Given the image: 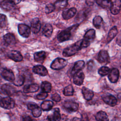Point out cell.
Here are the masks:
<instances>
[{
  "label": "cell",
  "mask_w": 121,
  "mask_h": 121,
  "mask_svg": "<svg viewBox=\"0 0 121 121\" xmlns=\"http://www.w3.org/2000/svg\"><path fill=\"white\" fill-rule=\"evenodd\" d=\"M78 26L79 24H76L60 31L57 36L59 42H63L69 40Z\"/></svg>",
  "instance_id": "1"
},
{
  "label": "cell",
  "mask_w": 121,
  "mask_h": 121,
  "mask_svg": "<svg viewBox=\"0 0 121 121\" xmlns=\"http://www.w3.org/2000/svg\"><path fill=\"white\" fill-rule=\"evenodd\" d=\"M82 39L65 48L63 51V56L68 57L73 56L83 48Z\"/></svg>",
  "instance_id": "2"
},
{
  "label": "cell",
  "mask_w": 121,
  "mask_h": 121,
  "mask_svg": "<svg viewBox=\"0 0 121 121\" xmlns=\"http://www.w3.org/2000/svg\"><path fill=\"white\" fill-rule=\"evenodd\" d=\"M95 37V31L94 29H91L86 32L83 39H82L83 48L88 47L90 43L94 41Z\"/></svg>",
  "instance_id": "3"
},
{
  "label": "cell",
  "mask_w": 121,
  "mask_h": 121,
  "mask_svg": "<svg viewBox=\"0 0 121 121\" xmlns=\"http://www.w3.org/2000/svg\"><path fill=\"white\" fill-rule=\"evenodd\" d=\"M68 63L66 60L62 58H57L52 62L50 67L54 70H60L64 68Z\"/></svg>",
  "instance_id": "4"
},
{
  "label": "cell",
  "mask_w": 121,
  "mask_h": 121,
  "mask_svg": "<svg viewBox=\"0 0 121 121\" xmlns=\"http://www.w3.org/2000/svg\"><path fill=\"white\" fill-rule=\"evenodd\" d=\"M62 107L68 112L71 113L77 111L78 109V104L72 100H67L64 102Z\"/></svg>",
  "instance_id": "5"
},
{
  "label": "cell",
  "mask_w": 121,
  "mask_h": 121,
  "mask_svg": "<svg viewBox=\"0 0 121 121\" xmlns=\"http://www.w3.org/2000/svg\"><path fill=\"white\" fill-rule=\"evenodd\" d=\"M15 105L14 100L9 97H3L0 100V106L5 109H11L13 108Z\"/></svg>",
  "instance_id": "6"
},
{
  "label": "cell",
  "mask_w": 121,
  "mask_h": 121,
  "mask_svg": "<svg viewBox=\"0 0 121 121\" xmlns=\"http://www.w3.org/2000/svg\"><path fill=\"white\" fill-rule=\"evenodd\" d=\"M98 61L103 65H106L110 61V58L108 52L104 50H101L98 54L97 58Z\"/></svg>",
  "instance_id": "7"
},
{
  "label": "cell",
  "mask_w": 121,
  "mask_h": 121,
  "mask_svg": "<svg viewBox=\"0 0 121 121\" xmlns=\"http://www.w3.org/2000/svg\"><path fill=\"white\" fill-rule=\"evenodd\" d=\"M27 106L28 109L32 111V114L35 117L37 118L41 115L42 109L35 103L29 102L27 104Z\"/></svg>",
  "instance_id": "8"
},
{
  "label": "cell",
  "mask_w": 121,
  "mask_h": 121,
  "mask_svg": "<svg viewBox=\"0 0 121 121\" xmlns=\"http://www.w3.org/2000/svg\"><path fill=\"white\" fill-rule=\"evenodd\" d=\"M18 32L19 35L24 38L28 37L31 34V29L29 26L24 24H19Z\"/></svg>",
  "instance_id": "9"
},
{
  "label": "cell",
  "mask_w": 121,
  "mask_h": 121,
  "mask_svg": "<svg viewBox=\"0 0 121 121\" xmlns=\"http://www.w3.org/2000/svg\"><path fill=\"white\" fill-rule=\"evenodd\" d=\"M20 1L13 0H3L0 3L1 8L6 11H9L12 9L15 6L19 3Z\"/></svg>",
  "instance_id": "10"
},
{
  "label": "cell",
  "mask_w": 121,
  "mask_h": 121,
  "mask_svg": "<svg viewBox=\"0 0 121 121\" xmlns=\"http://www.w3.org/2000/svg\"><path fill=\"white\" fill-rule=\"evenodd\" d=\"M119 77H120L119 70L117 68L112 69L110 70L108 76L109 80L110 81L111 83H116L119 79Z\"/></svg>",
  "instance_id": "11"
},
{
  "label": "cell",
  "mask_w": 121,
  "mask_h": 121,
  "mask_svg": "<svg viewBox=\"0 0 121 121\" xmlns=\"http://www.w3.org/2000/svg\"><path fill=\"white\" fill-rule=\"evenodd\" d=\"M1 75L3 78L10 82H13L15 78L13 72L10 69L6 68L3 69L1 71Z\"/></svg>",
  "instance_id": "12"
},
{
  "label": "cell",
  "mask_w": 121,
  "mask_h": 121,
  "mask_svg": "<svg viewBox=\"0 0 121 121\" xmlns=\"http://www.w3.org/2000/svg\"><path fill=\"white\" fill-rule=\"evenodd\" d=\"M41 28V24L40 21L38 18H34L31 21V28L30 29L32 30L34 34L38 33Z\"/></svg>",
  "instance_id": "13"
},
{
  "label": "cell",
  "mask_w": 121,
  "mask_h": 121,
  "mask_svg": "<svg viewBox=\"0 0 121 121\" xmlns=\"http://www.w3.org/2000/svg\"><path fill=\"white\" fill-rule=\"evenodd\" d=\"M85 61L83 60H80L76 61L72 68L71 71V76H73L75 74L83 69L85 67Z\"/></svg>",
  "instance_id": "14"
},
{
  "label": "cell",
  "mask_w": 121,
  "mask_h": 121,
  "mask_svg": "<svg viewBox=\"0 0 121 121\" xmlns=\"http://www.w3.org/2000/svg\"><path fill=\"white\" fill-rule=\"evenodd\" d=\"M8 57L11 60L16 61V62H20L21 61L23 57L21 53L16 50H12L10 51L8 54Z\"/></svg>",
  "instance_id": "15"
},
{
  "label": "cell",
  "mask_w": 121,
  "mask_h": 121,
  "mask_svg": "<svg viewBox=\"0 0 121 121\" xmlns=\"http://www.w3.org/2000/svg\"><path fill=\"white\" fill-rule=\"evenodd\" d=\"M103 101L111 106H114L117 103V99L112 95H108L102 97Z\"/></svg>",
  "instance_id": "16"
},
{
  "label": "cell",
  "mask_w": 121,
  "mask_h": 121,
  "mask_svg": "<svg viewBox=\"0 0 121 121\" xmlns=\"http://www.w3.org/2000/svg\"><path fill=\"white\" fill-rule=\"evenodd\" d=\"M33 71L40 76H45L48 74V70L46 68L42 65H37L33 67Z\"/></svg>",
  "instance_id": "17"
},
{
  "label": "cell",
  "mask_w": 121,
  "mask_h": 121,
  "mask_svg": "<svg viewBox=\"0 0 121 121\" xmlns=\"http://www.w3.org/2000/svg\"><path fill=\"white\" fill-rule=\"evenodd\" d=\"M1 89L2 91L5 95L9 96H11L13 95L16 91V88L15 87L8 84H3L1 86Z\"/></svg>",
  "instance_id": "18"
},
{
  "label": "cell",
  "mask_w": 121,
  "mask_h": 121,
  "mask_svg": "<svg viewBox=\"0 0 121 121\" xmlns=\"http://www.w3.org/2000/svg\"><path fill=\"white\" fill-rule=\"evenodd\" d=\"M85 74L83 72L79 71L73 76V83L77 86H81L83 83Z\"/></svg>",
  "instance_id": "19"
},
{
  "label": "cell",
  "mask_w": 121,
  "mask_h": 121,
  "mask_svg": "<svg viewBox=\"0 0 121 121\" xmlns=\"http://www.w3.org/2000/svg\"><path fill=\"white\" fill-rule=\"evenodd\" d=\"M77 12V9L74 8H71L63 11L62 16L63 19L67 20L73 17L76 14Z\"/></svg>",
  "instance_id": "20"
},
{
  "label": "cell",
  "mask_w": 121,
  "mask_h": 121,
  "mask_svg": "<svg viewBox=\"0 0 121 121\" xmlns=\"http://www.w3.org/2000/svg\"><path fill=\"white\" fill-rule=\"evenodd\" d=\"M39 86L37 84L33 83L25 86L23 88V91L25 93H34L37 92L39 90Z\"/></svg>",
  "instance_id": "21"
},
{
  "label": "cell",
  "mask_w": 121,
  "mask_h": 121,
  "mask_svg": "<svg viewBox=\"0 0 121 121\" xmlns=\"http://www.w3.org/2000/svg\"><path fill=\"white\" fill-rule=\"evenodd\" d=\"M121 1L120 0H116L112 1V5L110 8L111 12L113 15L119 14L121 9Z\"/></svg>",
  "instance_id": "22"
},
{
  "label": "cell",
  "mask_w": 121,
  "mask_h": 121,
  "mask_svg": "<svg viewBox=\"0 0 121 121\" xmlns=\"http://www.w3.org/2000/svg\"><path fill=\"white\" fill-rule=\"evenodd\" d=\"M47 119L49 121H61V116L59 109L58 108L54 109L52 114L49 115Z\"/></svg>",
  "instance_id": "23"
},
{
  "label": "cell",
  "mask_w": 121,
  "mask_h": 121,
  "mask_svg": "<svg viewBox=\"0 0 121 121\" xmlns=\"http://www.w3.org/2000/svg\"><path fill=\"white\" fill-rule=\"evenodd\" d=\"M46 57V52L43 51L36 52L34 55V58L35 61L39 63H43L45 60Z\"/></svg>",
  "instance_id": "24"
},
{
  "label": "cell",
  "mask_w": 121,
  "mask_h": 121,
  "mask_svg": "<svg viewBox=\"0 0 121 121\" xmlns=\"http://www.w3.org/2000/svg\"><path fill=\"white\" fill-rule=\"evenodd\" d=\"M82 93L84 99L87 101L91 100L94 95L93 91L85 86L82 88Z\"/></svg>",
  "instance_id": "25"
},
{
  "label": "cell",
  "mask_w": 121,
  "mask_h": 121,
  "mask_svg": "<svg viewBox=\"0 0 121 121\" xmlns=\"http://www.w3.org/2000/svg\"><path fill=\"white\" fill-rule=\"evenodd\" d=\"M3 39L5 42L8 45H14L16 43L15 35L11 33H8L4 35Z\"/></svg>",
  "instance_id": "26"
},
{
  "label": "cell",
  "mask_w": 121,
  "mask_h": 121,
  "mask_svg": "<svg viewBox=\"0 0 121 121\" xmlns=\"http://www.w3.org/2000/svg\"><path fill=\"white\" fill-rule=\"evenodd\" d=\"M53 32V28L52 26L49 24L47 23L46 24L43 28L42 33L43 35H44L46 37H49L51 36Z\"/></svg>",
  "instance_id": "27"
},
{
  "label": "cell",
  "mask_w": 121,
  "mask_h": 121,
  "mask_svg": "<svg viewBox=\"0 0 121 121\" xmlns=\"http://www.w3.org/2000/svg\"><path fill=\"white\" fill-rule=\"evenodd\" d=\"M118 34V29L116 26H113L109 31L107 37L106 41L107 43L110 42Z\"/></svg>",
  "instance_id": "28"
},
{
  "label": "cell",
  "mask_w": 121,
  "mask_h": 121,
  "mask_svg": "<svg viewBox=\"0 0 121 121\" xmlns=\"http://www.w3.org/2000/svg\"><path fill=\"white\" fill-rule=\"evenodd\" d=\"M53 106V103L50 100L43 101L41 104V109L44 111L51 110Z\"/></svg>",
  "instance_id": "29"
},
{
  "label": "cell",
  "mask_w": 121,
  "mask_h": 121,
  "mask_svg": "<svg viewBox=\"0 0 121 121\" xmlns=\"http://www.w3.org/2000/svg\"><path fill=\"white\" fill-rule=\"evenodd\" d=\"M96 121H109L108 117L106 113L104 111H99L95 115Z\"/></svg>",
  "instance_id": "30"
},
{
  "label": "cell",
  "mask_w": 121,
  "mask_h": 121,
  "mask_svg": "<svg viewBox=\"0 0 121 121\" xmlns=\"http://www.w3.org/2000/svg\"><path fill=\"white\" fill-rule=\"evenodd\" d=\"M96 3L104 9H110L112 5V1L111 0H96Z\"/></svg>",
  "instance_id": "31"
},
{
  "label": "cell",
  "mask_w": 121,
  "mask_h": 121,
  "mask_svg": "<svg viewBox=\"0 0 121 121\" xmlns=\"http://www.w3.org/2000/svg\"><path fill=\"white\" fill-rule=\"evenodd\" d=\"M41 87L42 92L48 93L51 91L52 85L51 83H50L49 82L44 81L42 83Z\"/></svg>",
  "instance_id": "32"
},
{
  "label": "cell",
  "mask_w": 121,
  "mask_h": 121,
  "mask_svg": "<svg viewBox=\"0 0 121 121\" xmlns=\"http://www.w3.org/2000/svg\"><path fill=\"white\" fill-rule=\"evenodd\" d=\"M25 80V77L23 75H18L15 78L13 81V84L17 86H21L24 83Z\"/></svg>",
  "instance_id": "33"
},
{
  "label": "cell",
  "mask_w": 121,
  "mask_h": 121,
  "mask_svg": "<svg viewBox=\"0 0 121 121\" xmlns=\"http://www.w3.org/2000/svg\"><path fill=\"white\" fill-rule=\"evenodd\" d=\"M103 19L101 16H96L94 17L93 20V24L94 26L98 29L100 28L103 24Z\"/></svg>",
  "instance_id": "34"
},
{
  "label": "cell",
  "mask_w": 121,
  "mask_h": 121,
  "mask_svg": "<svg viewBox=\"0 0 121 121\" xmlns=\"http://www.w3.org/2000/svg\"><path fill=\"white\" fill-rule=\"evenodd\" d=\"M74 88L72 85H69L66 86L63 89V94L65 96H71L74 94Z\"/></svg>",
  "instance_id": "35"
},
{
  "label": "cell",
  "mask_w": 121,
  "mask_h": 121,
  "mask_svg": "<svg viewBox=\"0 0 121 121\" xmlns=\"http://www.w3.org/2000/svg\"><path fill=\"white\" fill-rule=\"evenodd\" d=\"M110 71V69L109 67L106 66H102L98 69V73L100 76L104 77L108 75Z\"/></svg>",
  "instance_id": "36"
},
{
  "label": "cell",
  "mask_w": 121,
  "mask_h": 121,
  "mask_svg": "<svg viewBox=\"0 0 121 121\" xmlns=\"http://www.w3.org/2000/svg\"><path fill=\"white\" fill-rule=\"evenodd\" d=\"M68 4V2L67 0H57L54 3V5L55 9H62L66 7Z\"/></svg>",
  "instance_id": "37"
},
{
  "label": "cell",
  "mask_w": 121,
  "mask_h": 121,
  "mask_svg": "<svg viewBox=\"0 0 121 121\" xmlns=\"http://www.w3.org/2000/svg\"><path fill=\"white\" fill-rule=\"evenodd\" d=\"M7 25V19L6 16L0 13V27H4Z\"/></svg>",
  "instance_id": "38"
},
{
  "label": "cell",
  "mask_w": 121,
  "mask_h": 121,
  "mask_svg": "<svg viewBox=\"0 0 121 121\" xmlns=\"http://www.w3.org/2000/svg\"><path fill=\"white\" fill-rule=\"evenodd\" d=\"M55 9V6L52 3H49L46 5L45 8V12L46 14H49L53 11Z\"/></svg>",
  "instance_id": "39"
},
{
  "label": "cell",
  "mask_w": 121,
  "mask_h": 121,
  "mask_svg": "<svg viewBox=\"0 0 121 121\" xmlns=\"http://www.w3.org/2000/svg\"><path fill=\"white\" fill-rule=\"evenodd\" d=\"M48 96V94L44 92H41L37 94L36 97L38 100H43Z\"/></svg>",
  "instance_id": "40"
},
{
  "label": "cell",
  "mask_w": 121,
  "mask_h": 121,
  "mask_svg": "<svg viewBox=\"0 0 121 121\" xmlns=\"http://www.w3.org/2000/svg\"><path fill=\"white\" fill-rule=\"evenodd\" d=\"M51 98L53 101L56 102H59L61 100V97L58 93H54L52 94V95Z\"/></svg>",
  "instance_id": "41"
},
{
  "label": "cell",
  "mask_w": 121,
  "mask_h": 121,
  "mask_svg": "<svg viewBox=\"0 0 121 121\" xmlns=\"http://www.w3.org/2000/svg\"><path fill=\"white\" fill-rule=\"evenodd\" d=\"M94 62L93 60H90L88 62L87 64V68L88 70H91L93 69V67L94 66Z\"/></svg>",
  "instance_id": "42"
},
{
  "label": "cell",
  "mask_w": 121,
  "mask_h": 121,
  "mask_svg": "<svg viewBox=\"0 0 121 121\" xmlns=\"http://www.w3.org/2000/svg\"><path fill=\"white\" fill-rule=\"evenodd\" d=\"M71 121H88V119L86 117H83L82 116L81 119H80L78 117H74L73 118Z\"/></svg>",
  "instance_id": "43"
},
{
  "label": "cell",
  "mask_w": 121,
  "mask_h": 121,
  "mask_svg": "<svg viewBox=\"0 0 121 121\" xmlns=\"http://www.w3.org/2000/svg\"><path fill=\"white\" fill-rule=\"evenodd\" d=\"M23 121H35L31 117L29 116H26L23 118Z\"/></svg>",
  "instance_id": "44"
},
{
  "label": "cell",
  "mask_w": 121,
  "mask_h": 121,
  "mask_svg": "<svg viewBox=\"0 0 121 121\" xmlns=\"http://www.w3.org/2000/svg\"><path fill=\"white\" fill-rule=\"evenodd\" d=\"M86 4L89 6H92L94 4V1H91V0H87L86 1Z\"/></svg>",
  "instance_id": "45"
},
{
  "label": "cell",
  "mask_w": 121,
  "mask_h": 121,
  "mask_svg": "<svg viewBox=\"0 0 121 121\" xmlns=\"http://www.w3.org/2000/svg\"><path fill=\"white\" fill-rule=\"evenodd\" d=\"M1 78L0 77V83L1 82Z\"/></svg>",
  "instance_id": "46"
},
{
  "label": "cell",
  "mask_w": 121,
  "mask_h": 121,
  "mask_svg": "<svg viewBox=\"0 0 121 121\" xmlns=\"http://www.w3.org/2000/svg\"><path fill=\"white\" fill-rule=\"evenodd\" d=\"M1 95V92H0V95Z\"/></svg>",
  "instance_id": "47"
}]
</instances>
